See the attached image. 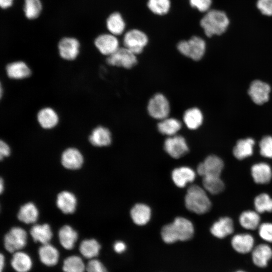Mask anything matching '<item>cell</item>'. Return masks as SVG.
Here are the masks:
<instances>
[{
  "label": "cell",
  "mask_w": 272,
  "mask_h": 272,
  "mask_svg": "<svg viewBox=\"0 0 272 272\" xmlns=\"http://www.w3.org/2000/svg\"><path fill=\"white\" fill-rule=\"evenodd\" d=\"M38 214V211L35 205L30 202L21 207L18 214V218L23 223L31 224L37 221Z\"/></svg>",
  "instance_id": "cell-33"
},
{
  "label": "cell",
  "mask_w": 272,
  "mask_h": 272,
  "mask_svg": "<svg viewBox=\"0 0 272 272\" xmlns=\"http://www.w3.org/2000/svg\"><path fill=\"white\" fill-rule=\"evenodd\" d=\"M10 154V148L8 145L3 141L0 142V158L2 160L4 157H8Z\"/></svg>",
  "instance_id": "cell-46"
},
{
  "label": "cell",
  "mask_w": 272,
  "mask_h": 272,
  "mask_svg": "<svg viewBox=\"0 0 272 272\" xmlns=\"http://www.w3.org/2000/svg\"><path fill=\"white\" fill-rule=\"evenodd\" d=\"M253 263L257 267H266L272 258V248L266 244H260L251 251Z\"/></svg>",
  "instance_id": "cell-15"
},
{
  "label": "cell",
  "mask_w": 272,
  "mask_h": 272,
  "mask_svg": "<svg viewBox=\"0 0 272 272\" xmlns=\"http://www.w3.org/2000/svg\"><path fill=\"white\" fill-rule=\"evenodd\" d=\"M101 245L94 239H86L81 243L80 252L86 258L91 259L98 255Z\"/></svg>",
  "instance_id": "cell-35"
},
{
  "label": "cell",
  "mask_w": 272,
  "mask_h": 272,
  "mask_svg": "<svg viewBox=\"0 0 272 272\" xmlns=\"http://www.w3.org/2000/svg\"><path fill=\"white\" fill-rule=\"evenodd\" d=\"M130 217L133 222L138 225H146L150 221L151 216L150 208L144 203H137L131 209Z\"/></svg>",
  "instance_id": "cell-24"
},
{
  "label": "cell",
  "mask_w": 272,
  "mask_h": 272,
  "mask_svg": "<svg viewBox=\"0 0 272 272\" xmlns=\"http://www.w3.org/2000/svg\"><path fill=\"white\" fill-rule=\"evenodd\" d=\"M270 87L260 80H254L250 84L248 94L253 102L261 105L268 100Z\"/></svg>",
  "instance_id": "cell-12"
},
{
  "label": "cell",
  "mask_w": 272,
  "mask_h": 272,
  "mask_svg": "<svg viewBox=\"0 0 272 272\" xmlns=\"http://www.w3.org/2000/svg\"><path fill=\"white\" fill-rule=\"evenodd\" d=\"M170 0H149L147 5L154 14L163 15L168 12L170 8Z\"/></svg>",
  "instance_id": "cell-40"
},
{
  "label": "cell",
  "mask_w": 272,
  "mask_h": 272,
  "mask_svg": "<svg viewBox=\"0 0 272 272\" xmlns=\"http://www.w3.org/2000/svg\"><path fill=\"white\" fill-rule=\"evenodd\" d=\"M231 244L237 252L246 254L251 252L254 247V239L248 233H240L235 235L232 238Z\"/></svg>",
  "instance_id": "cell-14"
},
{
  "label": "cell",
  "mask_w": 272,
  "mask_h": 272,
  "mask_svg": "<svg viewBox=\"0 0 272 272\" xmlns=\"http://www.w3.org/2000/svg\"><path fill=\"white\" fill-rule=\"evenodd\" d=\"M232 220L227 217L220 218L212 225L210 231L215 237L223 239L231 234L234 231Z\"/></svg>",
  "instance_id": "cell-17"
},
{
  "label": "cell",
  "mask_w": 272,
  "mask_h": 272,
  "mask_svg": "<svg viewBox=\"0 0 272 272\" xmlns=\"http://www.w3.org/2000/svg\"><path fill=\"white\" fill-rule=\"evenodd\" d=\"M234 272H246V271H243V270H237V271H234Z\"/></svg>",
  "instance_id": "cell-51"
},
{
  "label": "cell",
  "mask_w": 272,
  "mask_h": 272,
  "mask_svg": "<svg viewBox=\"0 0 272 272\" xmlns=\"http://www.w3.org/2000/svg\"><path fill=\"white\" fill-rule=\"evenodd\" d=\"M164 148L169 155L175 159L182 157L189 151L185 139L178 135L167 138L164 142Z\"/></svg>",
  "instance_id": "cell-10"
},
{
  "label": "cell",
  "mask_w": 272,
  "mask_h": 272,
  "mask_svg": "<svg viewBox=\"0 0 272 272\" xmlns=\"http://www.w3.org/2000/svg\"><path fill=\"white\" fill-rule=\"evenodd\" d=\"M30 234L35 242L42 245L49 243L52 237L50 227L47 224L35 225L30 230Z\"/></svg>",
  "instance_id": "cell-27"
},
{
  "label": "cell",
  "mask_w": 272,
  "mask_h": 272,
  "mask_svg": "<svg viewBox=\"0 0 272 272\" xmlns=\"http://www.w3.org/2000/svg\"><path fill=\"white\" fill-rule=\"evenodd\" d=\"M260 155L267 158H272V137L265 136L259 143Z\"/></svg>",
  "instance_id": "cell-41"
},
{
  "label": "cell",
  "mask_w": 272,
  "mask_h": 272,
  "mask_svg": "<svg viewBox=\"0 0 272 272\" xmlns=\"http://www.w3.org/2000/svg\"><path fill=\"white\" fill-rule=\"evenodd\" d=\"M0 265H1L0 271L1 272H3V268L5 266V257L3 255L2 253L1 254V256H0Z\"/></svg>",
  "instance_id": "cell-49"
},
{
  "label": "cell",
  "mask_w": 272,
  "mask_h": 272,
  "mask_svg": "<svg viewBox=\"0 0 272 272\" xmlns=\"http://www.w3.org/2000/svg\"><path fill=\"white\" fill-rule=\"evenodd\" d=\"M239 222L241 227L244 229L254 230L259 226L260 217L256 211L247 210L240 214Z\"/></svg>",
  "instance_id": "cell-32"
},
{
  "label": "cell",
  "mask_w": 272,
  "mask_h": 272,
  "mask_svg": "<svg viewBox=\"0 0 272 272\" xmlns=\"http://www.w3.org/2000/svg\"><path fill=\"white\" fill-rule=\"evenodd\" d=\"M3 189H4V183H3V180L2 178H1V182H0L1 193H2V192L3 191Z\"/></svg>",
  "instance_id": "cell-50"
},
{
  "label": "cell",
  "mask_w": 272,
  "mask_h": 272,
  "mask_svg": "<svg viewBox=\"0 0 272 272\" xmlns=\"http://www.w3.org/2000/svg\"><path fill=\"white\" fill-rule=\"evenodd\" d=\"M136 55L125 47H119L113 53L108 56L106 62L110 65L130 69L137 63Z\"/></svg>",
  "instance_id": "cell-8"
},
{
  "label": "cell",
  "mask_w": 272,
  "mask_h": 272,
  "mask_svg": "<svg viewBox=\"0 0 272 272\" xmlns=\"http://www.w3.org/2000/svg\"><path fill=\"white\" fill-rule=\"evenodd\" d=\"M83 161L81 153L76 148H68L61 155V164L68 169L76 170L80 168Z\"/></svg>",
  "instance_id": "cell-16"
},
{
  "label": "cell",
  "mask_w": 272,
  "mask_h": 272,
  "mask_svg": "<svg viewBox=\"0 0 272 272\" xmlns=\"http://www.w3.org/2000/svg\"><path fill=\"white\" fill-rule=\"evenodd\" d=\"M229 23L226 14L223 11H209L201 19L200 25L208 37L221 35L227 29Z\"/></svg>",
  "instance_id": "cell-3"
},
{
  "label": "cell",
  "mask_w": 272,
  "mask_h": 272,
  "mask_svg": "<svg viewBox=\"0 0 272 272\" xmlns=\"http://www.w3.org/2000/svg\"><path fill=\"white\" fill-rule=\"evenodd\" d=\"M125 244L120 241H116L113 245V248L114 251L118 253H120L124 251L126 249Z\"/></svg>",
  "instance_id": "cell-47"
},
{
  "label": "cell",
  "mask_w": 272,
  "mask_h": 272,
  "mask_svg": "<svg viewBox=\"0 0 272 272\" xmlns=\"http://www.w3.org/2000/svg\"><path fill=\"white\" fill-rule=\"evenodd\" d=\"M190 6L197 9L199 11L204 12L208 11L211 7V0H189Z\"/></svg>",
  "instance_id": "cell-44"
},
{
  "label": "cell",
  "mask_w": 272,
  "mask_h": 272,
  "mask_svg": "<svg viewBox=\"0 0 272 272\" xmlns=\"http://www.w3.org/2000/svg\"><path fill=\"white\" fill-rule=\"evenodd\" d=\"M38 254L41 262L48 266L56 265L59 256L58 250L49 243L43 244L39 248Z\"/></svg>",
  "instance_id": "cell-20"
},
{
  "label": "cell",
  "mask_w": 272,
  "mask_h": 272,
  "mask_svg": "<svg viewBox=\"0 0 272 272\" xmlns=\"http://www.w3.org/2000/svg\"><path fill=\"white\" fill-rule=\"evenodd\" d=\"M80 44L75 38L66 37L62 38L58 44L60 56L64 59L72 60L78 55Z\"/></svg>",
  "instance_id": "cell-11"
},
{
  "label": "cell",
  "mask_w": 272,
  "mask_h": 272,
  "mask_svg": "<svg viewBox=\"0 0 272 272\" xmlns=\"http://www.w3.org/2000/svg\"><path fill=\"white\" fill-rule=\"evenodd\" d=\"M14 0H0V6L2 9L10 8L13 5Z\"/></svg>",
  "instance_id": "cell-48"
},
{
  "label": "cell",
  "mask_w": 272,
  "mask_h": 272,
  "mask_svg": "<svg viewBox=\"0 0 272 272\" xmlns=\"http://www.w3.org/2000/svg\"><path fill=\"white\" fill-rule=\"evenodd\" d=\"M185 205L188 210L199 215L209 212L212 206L206 190L197 185H192L188 188Z\"/></svg>",
  "instance_id": "cell-2"
},
{
  "label": "cell",
  "mask_w": 272,
  "mask_h": 272,
  "mask_svg": "<svg viewBox=\"0 0 272 272\" xmlns=\"http://www.w3.org/2000/svg\"><path fill=\"white\" fill-rule=\"evenodd\" d=\"M204 189L212 194H217L222 192L225 188V185L220 176H205L202 178Z\"/></svg>",
  "instance_id": "cell-36"
},
{
  "label": "cell",
  "mask_w": 272,
  "mask_h": 272,
  "mask_svg": "<svg viewBox=\"0 0 272 272\" xmlns=\"http://www.w3.org/2000/svg\"><path fill=\"white\" fill-rule=\"evenodd\" d=\"M41 10L42 4L40 0H25L24 12L28 19L37 18L40 14Z\"/></svg>",
  "instance_id": "cell-39"
},
{
  "label": "cell",
  "mask_w": 272,
  "mask_h": 272,
  "mask_svg": "<svg viewBox=\"0 0 272 272\" xmlns=\"http://www.w3.org/2000/svg\"><path fill=\"white\" fill-rule=\"evenodd\" d=\"M251 174L254 181L257 184H266L272 178L271 168L265 163L254 164L251 168Z\"/></svg>",
  "instance_id": "cell-19"
},
{
  "label": "cell",
  "mask_w": 272,
  "mask_h": 272,
  "mask_svg": "<svg viewBox=\"0 0 272 272\" xmlns=\"http://www.w3.org/2000/svg\"><path fill=\"white\" fill-rule=\"evenodd\" d=\"M148 42L146 34L138 29H132L127 32L123 40L124 47L135 55L143 52Z\"/></svg>",
  "instance_id": "cell-7"
},
{
  "label": "cell",
  "mask_w": 272,
  "mask_h": 272,
  "mask_svg": "<svg viewBox=\"0 0 272 272\" xmlns=\"http://www.w3.org/2000/svg\"><path fill=\"white\" fill-rule=\"evenodd\" d=\"M56 205L64 214H72L76 210L77 199L74 194L63 191L60 192L57 196Z\"/></svg>",
  "instance_id": "cell-22"
},
{
  "label": "cell",
  "mask_w": 272,
  "mask_h": 272,
  "mask_svg": "<svg viewBox=\"0 0 272 272\" xmlns=\"http://www.w3.org/2000/svg\"><path fill=\"white\" fill-rule=\"evenodd\" d=\"M78 233L69 225L62 226L58 232V238L62 246L67 250L74 247L78 239Z\"/></svg>",
  "instance_id": "cell-29"
},
{
  "label": "cell",
  "mask_w": 272,
  "mask_h": 272,
  "mask_svg": "<svg viewBox=\"0 0 272 272\" xmlns=\"http://www.w3.org/2000/svg\"><path fill=\"white\" fill-rule=\"evenodd\" d=\"M8 76L12 79L19 80L26 78L31 75L28 66L22 61L9 63L6 68Z\"/></svg>",
  "instance_id": "cell-25"
},
{
  "label": "cell",
  "mask_w": 272,
  "mask_h": 272,
  "mask_svg": "<svg viewBox=\"0 0 272 272\" xmlns=\"http://www.w3.org/2000/svg\"><path fill=\"white\" fill-rule=\"evenodd\" d=\"M87 272H107L102 263L96 259H91L86 266Z\"/></svg>",
  "instance_id": "cell-43"
},
{
  "label": "cell",
  "mask_w": 272,
  "mask_h": 272,
  "mask_svg": "<svg viewBox=\"0 0 272 272\" xmlns=\"http://www.w3.org/2000/svg\"><path fill=\"white\" fill-rule=\"evenodd\" d=\"M257 7L263 14L272 16V0H258Z\"/></svg>",
  "instance_id": "cell-45"
},
{
  "label": "cell",
  "mask_w": 272,
  "mask_h": 272,
  "mask_svg": "<svg viewBox=\"0 0 272 272\" xmlns=\"http://www.w3.org/2000/svg\"><path fill=\"white\" fill-rule=\"evenodd\" d=\"M147 110L152 117L161 120L168 117L170 110L169 102L164 95L157 93L150 99Z\"/></svg>",
  "instance_id": "cell-5"
},
{
  "label": "cell",
  "mask_w": 272,
  "mask_h": 272,
  "mask_svg": "<svg viewBox=\"0 0 272 272\" xmlns=\"http://www.w3.org/2000/svg\"><path fill=\"white\" fill-rule=\"evenodd\" d=\"M254 144L255 141L251 138L238 141L233 148V155L237 159L240 160L251 156L253 152Z\"/></svg>",
  "instance_id": "cell-26"
},
{
  "label": "cell",
  "mask_w": 272,
  "mask_h": 272,
  "mask_svg": "<svg viewBox=\"0 0 272 272\" xmlns=\"http://www.w3.org/2000/svg\"><path fill=\"white\" fill-rule=\"evenodd\" d=\"M183 120L188 128L194 130L198 128L202 124L203 115L198 108L192 107L185 111Z\"/></svg>",
  "instance_id": "cell-30"
},
{
  "label": "cell",
  "mask_w": 272,
  "mask_h": 272,
  "mask_svg": "<svg viewBox=\"0 0 272 272\" xmlns=\"http://www.w3.org/2000/svg\"><path fill=\"white\" fill-rule=\"evenodd\" d=\"M174 184L180 188L184 187L188 183L192 182L195 178V172L188 167L174 169L171 174Z\"/></svg>",
  "instance_id": "cell-18"
},
{
  "label": "cell",
  "mask_w": 272,
  "mask_h": 272,
  "mask_svg": "<svg viewBox=\"0 0 272 272\" xmlns=\"http://www.w3.org/2000/svg\"><path fill=\"white\" fill-rule=\"evenodd\" d=\"M27 234L23 229L15 227L5 236L4 246L10 252H15L23 248L27 244Z\"/></svg>",
  "instance_id": "cell-6"
},
{
  "label": "cell",
  "mask_w": 272,
  "mask_h": 272,
  "mask_svg": "<svg viewBox=\"0 0 272 272\" xmlns=\"http://www.w3.org/2000/svg\"><path fill=\"white\" fill-rule=\"evenodd\" d=\"M258 229L260 238L266 242L272 243V223H263L260 224Z\"/></svg>",
  "instance_id": "cell-42"
},
{
  "label": "cell",
  "mask_w": 272,
  "mask_h": 272,
  "mask_svg": "<svg viewBox=\"0 0 272 272\" xmlns=\"http://www.w3.org/2000/svg\"><path fill=\"white\" fill-rule=\"evenodd\" d=\"M106 26L111 34L116 36L123 33L125 24L120 14L114 12L110 15L107 18Z\"/></svg>",
  "instance_id": "cell-34"
},
{
  "label": "cell",
  "mask_w": 272,
  "mask_h": 272,
  "mask_svg": "<svg viewBox=\"0 0 272 272\" xmlns=\"http://www.w3.org/2000/svg\"><path fill=\"white\" fill-rule=\"evenodd\" d=\"M111 134L109 130L103 126L95 128L89 136V141L96 147H105L111 143Z\"/></svg>",
  "instance_id": "cell-21"
},
{
  "label": "cell",
  "mask_w": 272,
  "mask_h": 272,
  "mask_svg": "<svg viewBox=\"0 0 272 272\" xmlns=\"http://www.w3.org/2000/svg\"><path fill=\"white\" fill-rule=\"evenodd\" d=\"M161 233L164 242L171 244L177 241L190 239L194 234V227L189 220L183 217H177L172 223L164 226Z\"/></svg>",
  "instance_id": "cell-1"
},
{
  "label": "cell",
  "mask_w": 272,
  "mask_h": 272,
  "mask_svg": "<svg viewBox=\"0 0 272 272\" xmlns=\"http://www.w3.org/2000/svg\"><path fill=\"white\" fill-rule=\"evenodd\" d=\"M223 160L216 155H210L198 164L197 167V173L203 177L220 176L224 168Z\"/></svg>",
  "instance_id": "cell-9"
},
{
  "label": "cell",
  "mask_w": 272,
  "mask_h": 272,
  "mask_svg": "<svg viewBox=\"0 0 272 272\" xmlns=\"http://www.w3.org/2000/svg\"><path fill=\"white\" fill-rule=\"evenodd\" d=\"M178 50L183 55L194 60H199L206 51V43L198 36H193L187 40H182L177 45Z\"/></svg>",
  "instance_id": "cell-4"
},
{
  "label": "cell",
  "mask_w": 272,
  "mask_h": 272,
  "mask_svg": "<svg viewBox=\"0 0 272 272\" xmlns=\"http://www.w3.org/2000/svg\"><path fill=\"white\" fill-rule=\"evenodd\" d=\"M11 264L17 272H28L32 267V261L27 253L18 251L13 254Z\"/></svg>",
  "instance_id": "cell-28"
},
{
  "label": "cell",
  "mask_w": 272,
  "mask_h": 272,
  "mask_svg": "<svg viewBox=\"0 0 272 272\" xmlns=\"http://www.w3.org/2000/svg\"><path fill=\"white\" fill-rule=\"evenodd\" d=\"M157 127L161 133L171 137L176 135L182 127V123L176 118L168 117L160 120Z\"/></svg>",
  "instance_id": "cell-31"
},
{
  "label": "cell",
  "mask_w": 272,
  "mask_h": 272,
  "mask_svg": "<svg viewBox=\"0 0 272 272\" xmlns=\"http://www.w3.org/2000/svg\"><path fill=\"white\" fill-rule=\"evenodd\" d=\"M94 44L100 53L108 56L119 48L118 39L112 34L100 35L95 39Z\"/></svg>",
  "instance_id": "cell-13"
},
{
  "label": "cell",
  "mask_w": 272,
  "mask_h": 272,
  "mask_svg": "<svg viewBox=\"0 0 272 272\" xmlns=\"http://www.w3.org/2000/svg\"><path fill=\"white\" fill-rule=\"evenodd\" d=\"M255 211L259 214L272 212V198L266 193H262L255 197L254 200Z\"/></svg>",
  "instance_id": "cell-38"
},
{
  "label": "cell",
  "mask_w": 272,
  "mask_h": 272,
  "mask_svg": "<svg viewBox=\"0 0 272 272\" xmlns=\"http://www.w3.org/2000/svg\"><path fill=\"white\" fill-rule=\"evenodd\" d=\"M62 270L64 272H84L86 266L80 257L72 255L63 261Z\"/></svg>",
  "instance_id": "cell-37"
},
{
  "label": "cell",
  "mask_w": 272,
  "mask_h": 272,
  "mask_svg": "<svg viewBox=\"0 0 272 272\" xmlns=\"http://www.w3.org/2000/svg\"><path fill=\"white\" fill-rule=\"evenodd\" d=\"M37 118L40 125L44 129H50L58 123V116L51 108L45 107L38 112Z\"/></svg>",
  "instance_id": "cell-23"
}]
</instances>
